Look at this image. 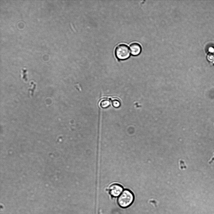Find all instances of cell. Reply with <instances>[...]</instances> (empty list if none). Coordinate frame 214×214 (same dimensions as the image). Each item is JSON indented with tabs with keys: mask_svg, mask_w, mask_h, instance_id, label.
<instances>
[{
	"mask_svg": "<svg viewBox=\"0 0 214 214\" xmlns=\"http://www.w3.org/2000/svg\"><path fill=\"white\" fill-rule=\"evenodd\" d=\"M129 48L132 55L134 56L138 55L141 51V45L137 43L131 44L130 45Z\"/></svg>",
	"mask_w": 214,
	"mask_h": 214,
	"instance_id": "277c9868",
	"label": "cell"
},
{
	"mask_svg": "<svg viewBox=\"0 0 214 214\" xmlns=\"http://www.w3.org/2000/svg\"><path fill=\"white\" fill-rule=\"evenodd\" d=\"M100 105L101 107L104 108H107L110 106V102L106 99H102L100 101Z\"/></svg>",
	"mask_w": 214,
	"mask_h": 214,
	"instance_id": "5b68a950",
	"label": "cell"
},
{
	"mask_svg": "<svg viewBox=\"0 0 214 214\" xmlns=\"http://www.w3.org/2000/svg\"><path fill=\"white\" fill-rule=\"evenodd\" d=\"M134 199V196L133 193L129 189H125L118 196L117 203L120 207L126 208L132 205Z\"/></svg>",
	"mask_w": 214,
	"mask_h": 214,
	"instance_id": "6da1fadb",
	"label": "cell"
},
{
	"mask_svg": "<svg viewBox=\"0 0 214 214\" xmlns=\"http://www.w3.org/2000/svg\"><path fill=\"white\" fill-rule=\"evenodd\" d=\"M109 194L112 197H118L123 191V186L118 183L111 184L108 188Z\"/></svg>",
	"mask_w": 214,
	"mask_h": 214,
	"instance_id": "3957f363",
	"label": "cell"
},
{
	"mask_svg": "<svg viewBox=\"0 0 214 214\" xmlns=\"http://www.w3.org/2000/svg\"><path fill=\"white\" fill-rule=\"evenodd\" d=\"M112 106L114 107H118L120 105V102L119 100L116 98H113L112 100Z\"/></svg>",
	"mask_w": 214,
	"mask_h": 214,
	"instance_id": "8992f818",
	"label": "cell"
},
{
	"mask_svg": "<svg viewBox=\"0 0 214 214\" xmlns=\"http://www.w3.org/2000/svg\"><path fill=\"white\" fill-rule=\"evenodd\" d=\"M208 51L210 52H214V48L212 47H210L208 49Z\"/></svg>",
	"mask_w": 214,
	"mask_h": 214,
	"instance_id": "52a82bcc",
	"label": "cell"
},
{
	"mask_svg": "<svg viewBox=\"0 0 214 214\" xmlns=\"http://www.w3.org/2000/svg\"><path fill=\"white\" fill-rule=\"evenodd\" d=\"M116 57L120 60H124L129 58L130 52L128 46L125 44H121L117 45L115 50Z\"/></svg>",
	"mask_w": 214,
	"mask_h": 214,
	"instance_id": "7a4b0ae2",
	"label": "cell"
}]
</instances>
